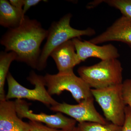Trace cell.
Returning <instances> with one entry per match:
<instances>
[{"label":"cell","mask_w":131,"mask_h":131,"mask_svg":"<svg viewBox=\"0 0 131 131\" xmlns=\"http://www.w3.org/2000/svg\"><path fill=\"white\" fill-rule=\"evenodd\" d=\"M48 34V30L43 28L40 22L25 16L18 27L8 29L0 43L5 47V51L16 53V61L37 69L42 51L40 45Z\"/></svg>","instance_id":"cell-1"},{"label":"cell","mask_w":131,"mask_h":131,"mask_svg":"<svg viewBox=\"0 0 131 131\" xmlns=\"http://www.w3.org/2000/svg\"><path fill=\"white\" fill-rule=\"evenodd\" d=\"M122 89L125 104L128 106L131 110V79H127L123 82Z\"/></svg>","instance_id":"cell-17"},{"label":"cell","mask_w":131,"mask_h":131,"mask_svg":"<svg viewBox=\"0 0 131 131\" xmlns=\"http://www.w3.org/2000/svg\"><path fill=\"white\" fill-rule=\"evenodd\" d=\"M26 15L23 10L13 6L8 1H0V25L5 28H13L21 24Z\"/></svg>","instance_id":"cell-13"},{"label":"cell","mask_w":131,"mask_h":131,"mask_svg":"<svg viewBox=\"0 0 131 131\" xmlns=\"http://www.w3.org/2000/svg\"><path fill=\"white\" fill-rule=\"evenodd\" d=\"M78 127L80 131H122V126L110 123L103 124L92 122L78 123Z\"/></svg>","instance_id":"cell-15"},{"label":"cell","mask_w":131,"mask_h":131,"mask_svg":"<svg viewBox=\"0 0 131 131\" xmlns=\"http://www.w3.org/2000/svg\"><path fill=\"white\" fill-rule=\"evenodd\" d=\"M30 131H70L71 130L54 129L43 125L40 122L29 121Z\"/></svg>","instance_id":"cell-18"},{"label":"cell","mask_w":131,"mask_h":131,"mask_svg":"<svg viewBox=\"0 0 131 131\" xmlns=\"http://www.w3.org/2000/svg\"><path fill=\"white\" fill-rule=\"evenodd\" d=\"M44 77L47 91L51 96L68 91L78 103L93 97L91 88L81 78L75 74L73 70L56 74H47Z\"/></svg>","instance_id":"cell-4"},{"label":"cell","mask_w":131,"mask_h":131,"mask_svg":"<svg viewBox=\"0 0 131 131\" xmlns=\"http://www.w3.org/2000/svg\"><path fill=\"white\" fill-rule=\"evenodd\" d=\"M42 1L40 0H24V6L23 7V12L25 15L26 12L33 6L37 5Z\"/></svg>","instance_id":"cell-20"},{"label":"cell","mask_w":131,"mask_h":131,"mask_svg":"<svg viewBox=\"0 0 131 131\" xmlns=\"http://www.w3.org/2000/svg\"><path fill=\"white\" fill-rule=\"evenodd\" d=\"M122 84L91 90L92 95L100 106L106 119L121 126L125 123L126 106L123 99Z\"/></svg>","instance_id":"cell-6"},{"label":"cell","mask_w":131,"mask_h":131,"mask_svg":"<svg viewBox=\"0 0 131 131\" xmlns=\"http://www.w3.org/2000/svg\"><path fill=\"white\" fill-rule=\"evenodd\" d=\"M89 41L96 45L116 41L131 47V18L122 15L103 32Z\"/></svg>","instance_id":"cell-9"},{"label":"cell","mask_w":131,"mask_h":131,"mask_svg":"<svg viewBox=\"0 0 131 131\" xmlns=\"http://www.w3.org/2000/svg\"><path fill=\"white\" fill-rule=\"evenodd\" d=\"M17 56L13 51H1L0 53V101L6 100L5 90V81L13 61H16Z\"/></svg>","instance_id":"cell-14"},{"label":"cell","mask_w":131,"mask_h":131,"mask_svg":"<svg viewBox=\"0 0 131 131\" xmlns=\"http://www.w3.org/2000/svg\"><path fill=\"white\" fill-rule=\"evenodd\" d=\"M72 40H69L54 49L50 56L54 59L59 73L73 70L81 62L78 57Z\"/></svg>","instance_id":"cell-11"},{"label":"cell","mask_w":131,"mask_h":131,"mask_svg":"<svg viewBox=\"0 0 131 131\" xmlns=\"http://www.w3.org/2000/svg\"><path fill=\"white\" fill-rule=\"evenodd\" d=\"M9 2L13 6L17 9L23 10L24 0H10Z\"/></svg>","instance_id":"cell-21"},{"label":"cell","mask_w":131,"mask_h":131,"mask_svg":"<svg viewBox=\"0 0 131 131\" xmlns=\"http://www.w3.org/2000/svg\"><path fill=\"white\" fill-rule=\"evenodd\" d=\"M0 131H30L29 123L18 116L14 101H0Z\"/></svg>","instance_id":"cell-12"},{"label":"cell","mask_w":131,"mask_h":131,"mask_svg":"<svg viewBox=\"0 0 131 131\" xmlns=\"http://www.w3.org/2000/svg\"><path fill=\"white\" fill-rule=\"evenodd\" d=\"M70 131H80L78 129V127H75L73 129L71 130Z\"/></svg>","instance_id":"cell-22"},{"label":"cell","mask_w":131,"mask_h":131,"mask_svg":"<svg viewBox=\"0 0 131 131\" xmlns=\"http://www.w3.org/2000/svg\"><path fill=\"white\" fill-rule=\"evenodd\" d=\"M14 102L16 113L21 119L25 118L31 121L43 123L49 127L56 129L71 130L75 127L76 121L64 116L62 113L57 112L53 115L43 113L36 114L30 110V104L25 101L16 99Z\"/></svg>","instance_id":"cell-7"},{"label":"cell","mask_w":131,"mask_h":131,"mask_svg":"<svg viewBox=\"0 0 131 131\" xmlns=\"http://www.w3.org/2000/svg\"><path fill=\"white\" fill-rule=\"evenodd\" d=\"M122 64L118 59L101 61L90 66H82L78 72L90 88L101 89L122 84Z\"/></svg>","instance_id":"cell-3"},{"label":"cell","mask_w":131,"mask_h":131,"mask_svg":"<svg viewBox=\"0 0 131 131\" xmlns=\"http://www.w3.org/2000/svg\"><path fill=\"white\" fill-rule=\"evenodd\" d=\"M102 2L119 10L122 15L131 18V0H103Z\"/></svg>","instance_id":"cell-16"},{"label":"cell","mask_w":131,"mask_h":131,"mask_svg":"<svg viewBox=\"0 0 131 131\" xmlns=\"http://www.w3.org/2000/svg\"><path fill=\"white\" fill-rule=\"evenodd\" d=\"M72 14L68 13L58 21H54L48 30L47 41L43 47L38 62L37 70L41 71L47 66L48 58L52 51L63 43L81 36H91L96 32L90 27L84 30H78L70 25Z\"/></svg>","instance_id":"cell-2"},{"label":"cell","mask_w":131,"mask_h":131,"mask_svg":"<svg viewBox=\"0 0 131 131\" xmlns=\"http://www.w3.org/2000/svg\"><path fill=\"white\" fill-rule=\"evenodd\" d=\"M27 80L35 86L33 89H28L18 82L11 74L8 73L7 77L8 90L6 95V100L13 98L26 99L40 102L51 107L58 104V102L48 93L46 88L44 76L37 74L32 71L27 77Z\"/></svg>","instance_id":"cell-5"},{"label":"cell","mask_w":131,"mask_h":131,"mask_svg":"<svg viewBox=\"0 0 131 131\" xmlns=\"http://www.w3.org/2000/svg\"><path fill=\"white\" fill-rule=\"evenodd\" d=\"M122 131H131V110L127 106L125 107V119Z\"/></svg>","instance_id":"cell-19"},{"label":"cell","mask_w":131,"mask_h":131,"mask_svg":"<svg viewBox=\"0 0 131 131\" xmlns=\"http://www.w3.org/2000/svg\"><path fill=\"white\" fill-rule=\"evenodd\" d=\"M94 97L84 100L77 105L65 102L50 107L52 111L69 115L79 123L92 122L108 124L107 121L97 112L94 103Z\"/></svg>","instance_id":"cell-8"},{"label":"cell","mask_w":131,"mask_h":131,"mask_svg":"<svg viewBox=\"0 0 131 131\" xmlns=\"http://www.w3.org/2000/svg\"><path fill=\"white\" fill-rule=\"evenodd\" d=\"M72 41L82 62L89 58H96L104 61L118 59L120 56L118 49L112 44L99 46L89 41H82L78 38L73 39Z\"/></svg>","instance_id":"cell-10"}]
</instances>
